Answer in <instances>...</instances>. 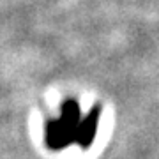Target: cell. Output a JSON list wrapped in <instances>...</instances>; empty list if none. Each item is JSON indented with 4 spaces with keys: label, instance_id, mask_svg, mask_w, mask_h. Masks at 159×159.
<instances>
[{
    "label": "cell",
    "instance_id": "obj_1",
    "mask_svg": "<svg viewBox=\"0 0 159 159\" xmlns=\"http://www.w3.org/2000/svg\"><path fill=\"white\" fill-rule=\"evenodd\" d=\"M97 120H99V108H94L83 120H80L76 129V142L83 148H89L92 145V140L97 131Z\"/></svg>",
    "mask_w": 159,
    "mask_h": 159
}]
</instances>
